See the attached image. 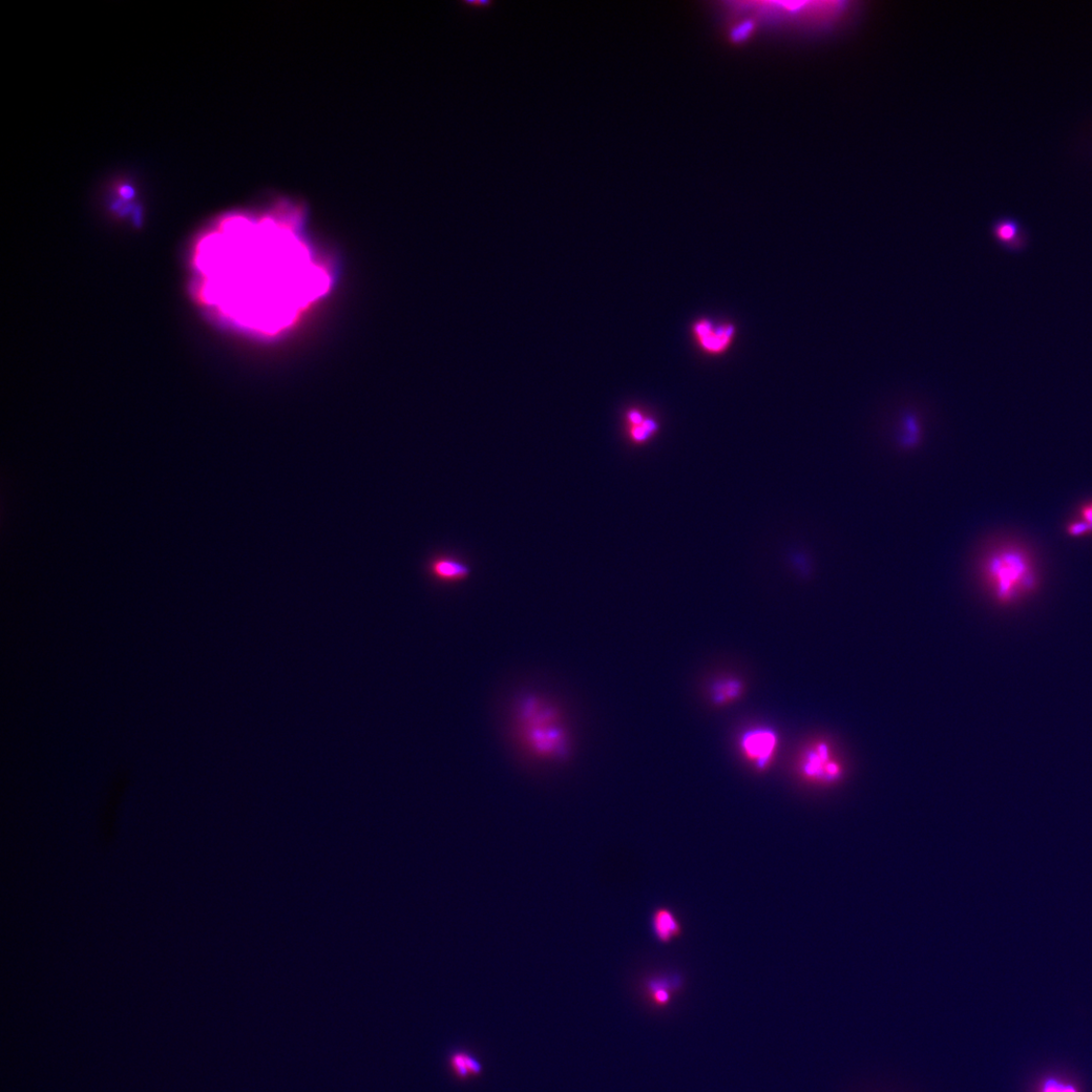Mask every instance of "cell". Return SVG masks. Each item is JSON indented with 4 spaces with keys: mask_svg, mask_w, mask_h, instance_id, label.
Masks as SVG:
<instances>
[{
    "mask_svg": "<svg viewBox=\"0 0 1092 1092\" xmlns=\"http://www.w3.org/2000/svg\"><path fill=\"white\" fill-rule=\"evenodd\" d=\"M513 726L522 749L536 760L559 762L568 758L571 734L557 704L540 696L525 695L516 702Z\"/></svg>",
    "mask_w": 1092,
    "mask_h": 1092,
    "instance_id": "6da1fadb",
    "label": "cell"
},
{
    "mask_svg": "<svg viewBox=\"0 0 1092 1092\" xmlns=\"http://www.w3.org/2000/svg\"><path fill=\"white\" fill-rule=\"evenodd\" d=\"M982 575L995 596L1011 602L1036 589L1039 574L1030 552L1018 543L997 546L983 560Z\"/></svg>",
    "mask_w": 1092,
    "mask_h": 1092,
    "instance_id": "7a4b0ae2",
    "label": "cell"
},
{
    "mask_svg": "<svg viewBox=\"0 0 1092 1092\" xmlns=\"http://www.w3.org/2000/svg\"><path fill=\"white\" fill-rule=\"evenodd\" d=\"M777 747H778V736L776 731L768 727L752 728L744 733L741 739V748L746 758L758 769L769 766Z\"/></svg>",
    "mask_w": 1092,
    "mask_h": 1092,
    "instance_id": "3957f363",
    "label": "cell"
},
{
    "mask_svg": "<svg viewBox=\"0 0 1092 1092\" xmlns=\"http://www.w3.org/2000/svg\"><path fill=\"white\" fill-rule=\"evenodd\" d=\"M695 334L700 346L710 353L726 350L736 335V327L728 324L716 325L703 319L695 325Z\"/></svg>",
    "mask_w": 1092,
    "mask_h": 1092,
    "instance_id": "277c9868",
    "label": "cell"
},
{
    "mask_svg": "<svg viewBox=\"0 0 1092 1092\" xmlns=\"http://www.w3.org/2000/svg\"><path fill=\"white\" fill-rule=\"evenodd\" d=\"M803 768L808 777L824 780H833L839 774L837 765L830 760L829 750L825 745H819L807 752Z\"/></svg>",
    "mask_w": 1092,
    "mask_h": 1092,
    "instance_id": "5b68a950",
    "label": "cell"
},
{
    "mask_svg": "<svg viewBox=\"0 0 1092 1092\" xmlns=\"http://www.w3.org/2000/svg\"><path fill=\"white\" fill-rule=\"evenodd\" d=\"M449 1064L453 1076L460 1080L478 1078L482 1073L479 1059L465 1050L451 1053Z\"/></svg>",
    "mask_w": 1092,
    "mask_h": 1092,
    "instance_id": "8992f818",
    "label": "cell"
},
{
    "mask_svg": "<svg viewBox=\"0 0 1092 1092\" xmlns=\"http://www.w3.org/2000/svg\"><path fill=\"white\" fill-rule=\"evenodd\" d=\"M432 573L440 580L458 582L471 574L469 565L453 559H439L432 563Z\"/></svg>",
    "mask_w": 1092,
    "mask_h": 1092,
    "instance_id": "52a82bcc",
    "label": "cell"
},
{
    "mask_svg": "<svg viewBox=\"0 0 1092 1092\" xmlns=\"http://www.w3.org/2000/svg\"><path fill=\"white\" fill-rule=\"evenodd\" d=\"M656 937L663 942H668L678 937L681 931L680 923L673 913L667 909L659 910L653 918Z\"/></svg>",
    "mask_w": 1092,
    "mask_h": 1092,
    "instance_id": "ba28073f",
    "label": "cell"
},
{
    "mask_svg": "<svg viewBox=\"0 0 1092 1092\" xmlns=\"http://www.w3.org/2000/svg\"><path fill=\"white\" fill-rule=\"evenodd\" d=\"M743 683L734 678L718 681L712 685L711 698L713 703L723 705L736 700L742 696Z\"/></svg>",
    "mask_w": 1092,
    "mask_h": 1092,
    "instance_id": "9c48e42d",
    "label": "cell"
},
{
    "mask_svg": "<svg viewBox=\"0 0 1092 1092\" xmlns=\"http://www.w3.org/2000/svg\"><path fill=\"white\" fill-rule=\"evenodd\" d=\"M994 234L998 243L1010 250H1019L1024 243L1019 228L1014 222L1002 221L997 223L994 229Z\"/></svg>",
    "mask_w": 1092,
    "mask_h": 1092,
    "instance_id": "30bf717a",
    "label": "cell"
},
{
    "mask_svg": "<svg viewBox=\"0 0 1092 1092\" xmlns=\"http://www.w3.org/2000/svg\"><path fill=\"white\" fill-rule=\"evenodd\" d=\"M1036 1092H1082L1074 1081L1063 1077H1046L1039 1082Z\"/></svg>",
    "mask_w": 1092,
    "mask_h": 1092,
    "instance_id": "8fae6325",
    "label": "cell"
},
{
    "mask_svg": "<svg viewBox=\"0 0 1092 1092\" xmlns=\"http://www.w3.org/2000/svg\"><path fill=\"white\" fill-rule=\"evenodd\" d=\"M658 426L654 420L644 419L641 424L634 425L632 435L635 440L639 441V443H642V441L646 440L650 435L656 432Z\"/></svg>",
    "mask_w": 1092,
    "mask_h": 1092,
    "instance_id": "7c38bea8",
    "label": "cell"
},
{
    "mask_svg": "<svg viewBox=\"0 0 1092 1092\" xmlns=\"http://www.w3.org/2000/svg\"><path fill=\"white\" fill-rule=\"evenodd\" d=\"M905 434L902 435V444L910 447L916 444L918 438V428L916 426L915 419L908 416L905 420Z\"/></svg>",
    "mask_w": 1092,
    "mask_h": 1092,
    "instance_id": "4fadbf2b",
    "label": "cell"
},
{
    "mask_svg": "<svg viewBox=\"0 0 1092 1092\" xmlns=\"http://www.w3.org/2000/svg\"><path fill=\"white\" fill-rule=\"evenodd\" d=\"M1066 532L1071 537H1080L1092 533L1087 525L1080 519L1070 521L1067 524Z\"/></svg>",
    "mask_w": 1092,
    "mask_h": 1092,
    "instance_id": "5bb4252c",
    "label": "cell"
},
{
    "mask_svg": "<svg viewBox=\"0 0 1092 1092\" xmlns=\"http://www.w3.org/2000/svg\"><path fill=\"white\" fill-rule=\"evenodd\" d=\"M669 985L663 983L650 984L649 990L652 993L654 1000L659 1004H666L669 1000V992L667 989Z\"/></svg>",
    "mask_w": 1092,
    "mask_h": 1092,
    "instance_id": "9a60e30c",
    "label": "cell"
},
{
    "mask_svg": "<svg viewBox=\"0 0 1092 1092\" xmlns=\"http://www.w3.org/2000/svg\"><path fill=\"white\" fill-rule=\"evenodd\" d=\"M1078 519L1083 521L1092 532V501L1084 503L1080 507Z\"/></svg>",
    "mask_w": 1092,
    "mask_h": 1092,
    "instance_id": "2e32d148",
    "label": "cell"
}]
</instances>
